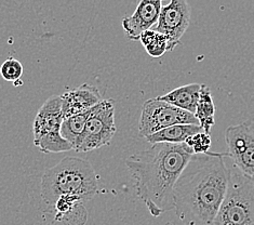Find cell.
I'll return each mask as SVG.
<instances>
[{"label": "cell", "mask_w": 254, "mask_h": 225, "mask_svg": "<svg viewBox=\"0 0 254 225\" xmlns=\"http://www.w3.org/2000/svg\"><path fill=\"white\" fill-rule=\"evenodd\" d=\"M227 154H193L174 186V210L184 225H213L227 193Z\"/></svg>", "instance_id": "6da1fadb"}, {"label": "cell", "mask_w": 254, "mask_h": 225, "mask_svg": "<svg viewBox=\"0 0 254 225\" xmlns=\"http://www.w3.org/2000/svg\"><path fill=\"white\" fill-rule=\"evenodd\" d=\"M193 151L185 143H156L126 159L138 199L157 218L174 209V186Z\"/></svg>", "instance_id": "7a4b0ae2"}, {"label": "cell", "mask_w": 254, "mask_h": 225, "mask_svg": "<svg viewBox=\"0 0 254 225\" xmlns=\"http://www.w3.org/2000/svg\"><path fill=\"white\" fill-rule=\"evenodd\" d=\"M98 190V176L91 163L82 158L65 157L41 176L42 211L52 214L57 200L65 195L91 200Z\"/></svg>", "instance_id": "3957f363"}, {"label": "cell", "mask_w": 254, "mask_h": 225, "mask_svg": "<svg viewBox=\"0 0 254 225\" xmlns=\"http://www.w3.org/2000/svg\"><path fill=\"white\" fill-rule=\"evenodd\" d=\"M213 225H254V181L231 171L227 193Z\"/></svg>", "instance_id": "277c9868"}, {"label": "cell", "mask_w": 254, "mask_h": 225, "mask_svg": "<svg viewBox=\"0 0 254 225\" xmlns=\"http://www.w3.org/2000/svg\"><path fill=\"white\" fill-rule=\"evenodd\" d=\"M114 103L115 101L112 99L102 100L92 108L74 150L78 153H87L111 144L116 133Z\"/></svg>", "instance_id": "5b68a950"}, {"label": "cell", "mask_w": 254, "mask_h": 225, "mask_svg": "<svg viewBox=\"0 0 254 225\" xmlns=\"http://www.w3.org/2000/svg\"><path fill=\"white\" fill-rule=\"evenodd\" d=\"M175 125L200 126L193 114L169 104L158 98L147 100L143 104L140 123H138L140 137L147 138L156 132Z\"/></svg>", "instance_id": "8992f818"}, {"label": "cell", "mask_w": 254, "mask_h": 225, "mask_svg": "<svg viewBox=\"0 0 254 225\" xmlns=\"http://www.w3.org/2000/svg\"><path fill=\"white\" fill-rule=\"evenodd\" d=\"M227 156L234 167L254 181V123L247 120L228 127L225 131Z\"/></svg>", "instance_id": "52a82bcc"}, {"label": "cell", "mask_w": 254, "mask_h": 225, "mask_svg": "<svg viewBox=\"0 0 254 225\" xmlns=\"http://www.w3.org/2000/svg\"><path fill=\"white\" fill-rule=\"evenodd\" d=\"M190 14L187 0H170L167 5H162L155 30L168 38V52H172L175 47L181 45V39L190 26Z\"/></svg>", "instance_id": "ba28073f"}, {"label": "cell", "mask_w": 254, "mask_h": 225, "mask_svg": "<svg viewBox=\"0 0 254 225\" xmlns=\"http://www.w3.org/2000/svg\"><path fill=\"white\" fill-rule=\"evenodd\" d=\"M163 0H140L135 11L123 19V28L128 38L137 41L147 29H152L159 20Z\"/></svg>", "instance_id": "9c48e42d"}, {"label": "cell", "mask_w": 254, "mask_h": 225, "mask_svg": "<svg viewBox=\"0 0 254 225\" xmlns=\"http://www.w3.org/2000/svg\"><path fill=\"white\" fill-rule=\"evenodd\" d=\"M61 96L64 119L86 113L103 100L99 89L89 83H83L76 89L66 91Z\"/></svg>", "instance_id": "30bf717a"}, {"label": "cell", "mask_w": 254, "mask_h": 225, "mask_svg": "<svg viewBox=\"0 0 254 225\" xmlns=\"http://www.w3.org/2000/svg\"><path fill=\"white\" fill-rule=\"evenodd\" d=\"M63 120L62 96L52 95L42 104L34 119V140L39 139L49 132L60 130Z\"/></svg>", "instance_id": "8fae6325"}, {"label": "cell", "mask_w": 254, "mask_h": 225, "mask_svg": "<svg viewBox=\"0 0 254 225\" xmlns=\"http://www.w3.org/2000/svg\"><path fill=\"white\" fill-rule=\"evenodd\" d=\"M82 203L83 200L77 196L60 197L53 208L56 221H61L65 225H83L88 219V214Z\"/></svg>", "instance_id": "7c38bea8"}, {"label": "cell", "mask_w": 254, "mask_h": 225, "mask_svg": "<svg viewBox=\"0 0 254 225\" xmlns=\"http://www.w3.org/2000/svg\"><path fill=\"white\" fill-rule=\"evenodd\" d=\"M200 89L201 84L190 83L186 86L173 89L167 94L158 96V99L195 115Z\"/></svg>", "instance_id": "4fadbf2b"}, {"label": "cell", "mask_w": 254, "mask_h": 225, "mask_svg": "<svg viewBox=\"0 0 254 225\" xmlns=\"http://www.w3.org/2000/svg\"><path fill=\"white\" fill-rule=\"evenodd\" d=\"M200 131H203L202 128L198 125H175L168 127L158 132L148 136L146 141L150 144L156 143H171V144H181L185 143L186 140L190 136L195 135Z\"/></svg>", "instance_id": "5bb4252c"}, {"label": "cell", "mask_w": 254, "mask_h": 225, "mask_svg": "<svg viewBox=\"0 0 254 225\" xmlns=\"http://www.w3.org/2000/svg\"><path fill=\"white\" fill-rule=\"evenodd\" d=\"M215 105L210 88L207 84H201L199 100L197 103L195 117L205 133H210L211 128L215 124Z\"/></svg>", "instance_id": "9a60e30c"}, {"label": "cell", "mask_w": 254, "mask_h": 225, "mask_svg": "<svg viewBox=\"0 0 254 225\" xmlns=\"http://www.w3.org/2000/svg\"><path fill=\"white\" fill-rule=\"evenodd\" d=\"M91 112L92 109H90V111L86 113L75 115V116H71L63 120L60 132H61L62 137L65 140H67V141L72 145V149L74 150L78 143V140H79V138L82 135L84 127H86L87 121L90 117V115H91Z\"/></svg>", "instance_id": "2e32d148"}, {"label": "cell", "mask_w": 254, "mask_h": 225, "mask_svg": "<svg viewBox=\"0 0 254 225\" xmlns=\"http://www.w3.org/2000/svg\"><path fill=\"white\" fill-rule=\"evenodd\" d=\"M34 145L42 153H63L74 150L72 145L65 140L60 130L52 131L40 137L39 139L34 140Z\"/></svg>", "instance_id": "e0dca14e"}, {"label": "cell", "mask_w": 254, "mask_h": 225, "mask_svg": "<svg viewBox=\"0 0 254 225\" xmlns=\"http://www.w3.org/2000/svg\"><path fill=\"white\" fill-rule=\"evenodd\" d=\"M141 44L153 58H160L168 52V38L155 29H147L140 36Z\"/></svg>", "instance_id": "ac0fdd59"}, {"label": "cell", "mask_w": 254, "mask_h": 225, "mask_svg": "<svg viewBox=\"0 0 254 225\" xmlns=\"http://www.w3.org/2000/svg\"><path fill=\"white\" fill-rule=\"evenodd\" d=\"M185 144L193 151V154L200 155L209 153L211 145H212V141H211L210 133L200 131L190 136L186 140Z\"/></svg>", "instance_id": "d6986e66"}, {"label": "cell", "mask_w": 254, "mask_h": 225, "mask_svg": "<svg viewBox=\"0 0 254 225\" xmlns=\"http://www.w3.org/2000/svg\"><path fill=\"white\" fill-rule=\"evenodd\" d=\"M0 75L4 80L14 82L21 79L23 75V65L16 59L9 58L4 61L0 68Z\"/></svg>", "instance_id": "ffe728a7"}, {"label": "cell", "mask_w": 254, "mask_h": 225, "mask_svg": "<svg viewBox=\"0 0 254 225\" xmlns=\"http://www.w3.org/2000/svg\"><path fill=\"white\" fill-rule=\"evenodd\" d=\"M13 84H14V87H17V86H20V84H23V81L21 80V79H19V80L14 81V82H13Z\"/></svg>", "instance_id": "44dd1931"}, {"label": "cell", "mask_w": 254, "mask_h": 225, "mask_svg": "<svg viewBox=\"0 0 254 225\" xmlns=\"http://www.w3.org/2000/svg\"><path fill=\"white\" fill-rule=\"evenodd\" d=\"M166 225H173L172 223H168V224H166Z\"/></svg>", "instance_id": "7402d4cb"}]
</instances>
